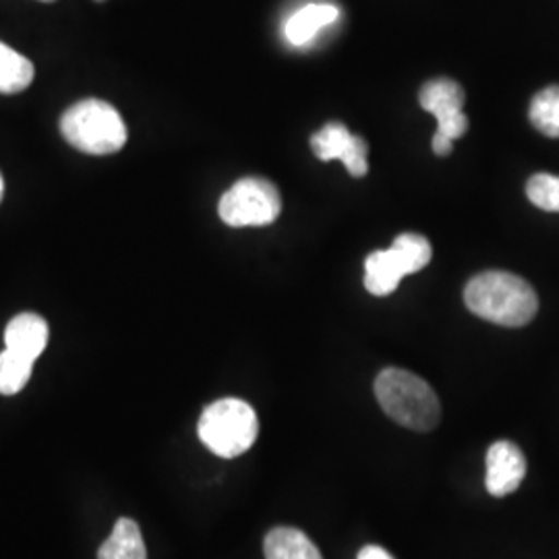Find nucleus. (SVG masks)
<instances>
[{
	"label": "nucleus",
	"instance_id": "1",
	"mask_svg": "<svg viewBox=\"0 0 559 559\" xmlns=\"http://www.w3.org/2000/svg\"><path fill=\"white\" fill-rule=\"evenodd\" d=\"M464 302L480 320L503 328H522L535 320L539 299L535 288L510 272H483L464 288Z\"/></svg>",
	"mask_w": 559,
	"mask_h": 559
},
{
	"label": "nucleus",
	"instance_id": "2",
	"mask_svg": "<svg viewBox=\"0 0 559 559\" xmlns=\"http://www.w3.org/2000/svg\"><path fill=\"white\" fill-rule=\"evenodd\" d=\"M376 396L383 413L406 429L427 433L440 425L438 394L427 381L411 371L396 367L383 369L376 380Z\"/></svg>",
	"mask_w": 559,
	"mask_h": 559
},
{
	"label": "nucleus",
	"instance_id": "3",
	"mask_svg": "<svg viewBox=\"0 0 559 559\" xmlns=\"http://www.w3.org/2000/svg\"><path fill=\"white\" fill-rule=\"evenodd\" d=\"M60 133L75 150L90 156L117 154L127 143V127L108 102L81 100L60 119Z\"/></svg>",
	"mask_w": 559,
	"mask_h": 559
},
{
	"label": "nucleus",
	"instance_id": "4",
	"mask_svg": "<svg viewBox=\"0 0 559 559\" xmlns=\"http://www.w3.org/2000/svg\"><path fill=\"white\" fill-rule=\"evenodd\" d=\"M198 433L216 456L237 459L258 440L260 420L251 404L239 399L218 400L203 411Z\"/></svg>",
	"mask_w": 559,
	"mask_h": 559
},
{
	"label": "nucleus",
	"instance_id": "5",
	"mask_svg": "<svg viewBox=\"0 0 559 559\" xmlns=\"http://www.w3.org/2000/svg\"><path fill=\"white\" fill-rule=\"evenodd\" d=\"M433 249L423 235L404 233L390 249L373 251L365 260V288L373 297H388L399 288L400 280L417 274L429 265Z\"/></svg>",
	"mask_w": 559,
	"mask_h": 559
},
{
	"label": "nucleus",
	"instance_id": "6",
	"mask_svg": "<svg viewBox=\"0 0 559 559\" xmlns=\"http://www.w3.org/2000/svg\"><path fill=\"white\" fill-rule=\"evenodd\" d=\"M282 212V200L274 182L247 177L240 179L222 195L218 214L222 222L233 228L267 226Z\"/></svg>",
	"mask_w": 559,
	"mask_h": 559
},
{
	"label": "nucleus",
	"instance_id": "7",
	"mask_svg": "<svg viewBox=\"0 0 559 559\" xmlns=\"http://www.w3.org/2000/svg\"><path fill=\"white\" fill-rule=\"evenodd\" d=\"M464 90L456 81L431 80L420 87V108L438 119V133L448 140L456 141L468 131V119L462 112Z\"/></svg>",
	"mask_w": 559,
	"mask_h": 559
},
{
	"label": "nucleus",
	"instance_id": "8",
	"mask_svg": "<svg viewBox=\"0 0 559 559\" xmlns=\"http://www.w3.org/2000/svg\"><path fill=\"white\" fill-rule=\"evenodd\" d=\"M311 147L321 162H342L353 177H365L369 170L367 141L353 135L342 122H328L311 138Z\"/></svg>",
	"mask_w": 559,
	"mask_h": 559
},
{
	"label": "nucleus",
	"instance_id": "9",
	"mask_svg": "<svg viewBox=\"0 0 559 559\" xmlns=\"http://www.w3.org/2000/svg\"><path fill=\"white\" fill-rule=\"evenodd\" d=\"M526 475V459L516 443L496 441L487 452L485 485L493 498L514 493Z\"/></svg>",
	"mask_w": 559,
	"mask_h": 559
},
{
	"label": "nucleus",
	"instance_id": "10",
	"mask_svg": "<svg viewBox=\"0 0 559 559\" xmlns=\"http://www.w3.org/2000/svg\"><path fill=\"white\" fill-rule=\"evenodd\" d=\"M48 323L36 313H20L4 330V346L17 355L36 360L48 344Z\"/></svg>",
	"mask_w": 559,
	"mask_h": 559
},
{
	"label": "nucleus",
	"instance_id": "11",
	"mask_svg": "<svg viewBox=\"0 0 559 559\" xmlns=\"http://www.w3.org/2000/svg\"><path fill=\"white\" fill-rule=\"evenodd\" d=\"M340 17L338 7L330 2H311L295 11L284 23V36L293 46H307L321 29L330 27Z\"/></svg>",
	"mask_w": 559,
	"mask_h": 559
},
{
	"label": "nucleus",
	"instance_id": "12",
	"mask_svg": "<svg viewBox=\"0 0 559 559\" xmlns=\"http://www.w3.org/2000/svg\"><path fill=\"white\" fill-rule=\"evenodd\" d=\"M265 559H323L311 539L290 526H278L267 533L263 543Z\"/></svg>",
	"mask_w": 559,
	"mask_h": 559
},
{
	"label": "nucleus",
	"instance_id": "13",
	"mask_svg": "<svg viewBox=\"0 0 559 559\" xmlns=\"http://www.w3.org/2000/svg\"><path fill=\"white\" fill-rule=\"evenodd\" d=\"M98 559H147L138 522L120 519L115 524L110 537L104 540Z\"/></svg>",
	"mask_w": 559,
	"mask_h": 559
},
{
	"label": "nucleus",
	"instance_id": "14",
	"mask_svg": "<svg viewBox=\"0 0 559 559\" xmlns=\"http://www.w3.org/2000/svg\"><path fill=\"white\" fill-rule=\"evenodd\" d=\"M34 75L32 60L0 41V94H20L32 85Z\"/></svg>",
	"mask_w": 559,
	"mask_h": 559
},
{
	"label": "nucleus",
	"instance_id": "15",
	"mask_svg": "<svg viewBox=\"0 0 559 559\" xmlns=\"http://www.w3.org/2000/svg\"><path fill=\"white\" fill-rule=\"evenodd\" d=\"M528 117L533 127L545 138L559 140V85H549L540 90L531 102Z\"/></svg>",
	"mask_w": 559,
	"mask_h": 559
},
{
	"label": "nucleus",
	"instance_id": "16",
	"mask_svg": "<svg viewBox=\"0 0 559 559\" xmlns=\"http://www.w3.org/2000/svg\"><path fill=\"white\" fill-rule=\"evenodd\" d=\"M32 371H34V360L4 348L0 353V394L4 396L20 394L25 383L32 378Z\"/></svg>",
	"mask_w": 559,
	"mask_h": 559
},
{
	"label": "nucleus",
	"instance_id": "17",
	"mask_svg": "<svg viewBox=\"0 0 559 559\" xmlns=\"http://www.w3.org/2000/svg\"><path fill=\"white\" fill-rule=\"evenodd\" d=\"M526 198L543 212H559V177L539 173L526 182Z\"/></svg>",
	"mask_w": 559,
	"mask_h": 559
},
{
	"label": "nucleus",
	"instance_id": "18",
	"mask_svg": "<svg viewBox=\"0 0 559 559\" xmlns=\"http://www.w3.org/2000/svg\"><path fill=\"white\" fill-rule=\"evenodd\" d=\"M431 147H433V152H436L438 156H448V154H452L454 141L448 140V138H443L441 133H438V131H436V135H433V141H431Z\"/></svg>",
	"mask_w": 559,
	"mask_h": 559
},
{
	"label": "nucleus",
	"instance_id": "19",
	"mask_svg": "<svg viewBox=\"0 0 559 559\" xmlns=\"http://www.w3.org/2000/svg\"><path fill=\"white\" fill-rule=\"evenodd\" d=\"M359 559H394L383 547L378 545H367L360 549Z\"/></svg>",
	"mask_w": 559,
	"mask_h": 559
},
{
	"label": "nucleus",
	"instance_id": "20",
	"mask_svg": "<svg viewBox=\"0 0 559 559\" xmlns=\"http://www.w3.org/2000/svg\"><path fill=\"white\" fill-rule=\"evenodd\" d=\"M2 193H4V182H2V177H0V201H2Z\"/></svg>",
	"mask_w": 559,
	"mask_h": 559
},
{
	"label": "nucleus",
	"instance_id": "21",
	"mask_svg": "<svg viewBox=\"0 0 559 559\" xmlns=\"http://www.w3.org/2000/svg\"><path fill=\"white\" fill-rule=\"evenodd\" d=\"M41 2H55V0H41Z\"/></svg>",
	"mask_w": 559,
	"mask_h": 559
}]
</instances>
